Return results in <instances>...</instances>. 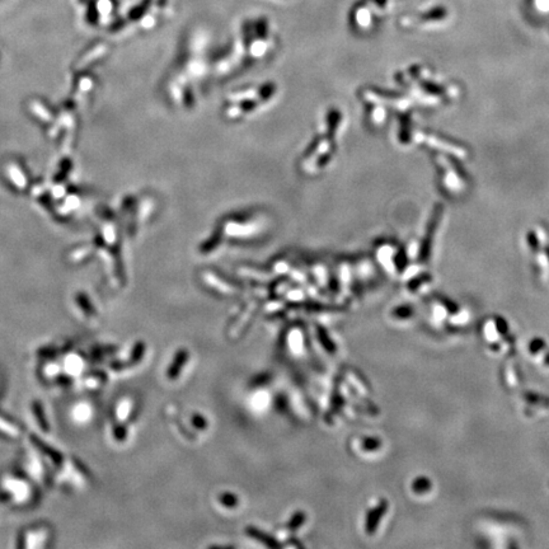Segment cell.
Segmentation results:
<instances>
[{
	"instance_id": "obj_1",
	"label": "cell",
	"mask_w": 549,
	"mask_h": 549,
	"mask_svg": "<svg viewBox=\"0 0 549 549\" xmlns=\"http://www.w3.org/2000/svg\"><path fill=\"white\" fill-rule=\"evenodd\" d=\"M324 119L330 126V132L325 134L323 129V135L315 136L300 158L299 165L303 174L317 175L322 173L327 169L337 152V135L343 125V115L340 109L333 108L324 115Z\"/></svg>"
},
{
	"instance_id": "obj_2",
	"label": "cell",
	"mask_w": 549,
	"mask_h": 549,
	"mask_svg": "<svg viewBox=\"0 0 549 549\" xmlns=\"http://www.w3.org/2000/svg\"><path fill=\"white\" fill-rule=\"evenodd\" d=\"M277 87L273 83L242 88L228 97L223 103V115L228 120H242L253 116L266 108L273 98H276Z\"/></svg>"
},
{
	"instance_id": "obj_3",
	"label": "cell",
	"mask_w": 549,
	"mask_h": 549,
	"mask_svg": "<svg viewBox=\"0 0 549 549\" xmlns=\"http://www.w3.org/2000/svg\"><path fill=\"white\" fill-rule=\"evenodd\" d=\"M189 358H190V352L186 350V348H180V350H178L177 352H175L174 358L172 360V362H170L169 368H168V370H167L168 379L169 380L178 379L180 372H182V369L187 363Z\"/></svg>"
},
{
	"instance_id": "obj_4",
	"label": "cell",
	"mask_w": 549,
	"mask_h": 549,
	"mask_svg": "<svg viewBox=\"0 0 549 549\" xmlns=\"http://www.w3.org/2000/svg\"><path fill=\"white\" fill-rule=\"evenodd\" d=\"M29 440H31V443L33 444L34 448H36L37 450L41 451V453L44 454V455H46L47 458H50L55 464L56 465L61 464L62 460H64V456H62V454L60 453V451H57L56 449L50 446L49 444L45 443L42 438H40L39 436L34 435V433H32V435L29 436Z\"/></svg>"
},
{
	"instance_id": "obj_5",
	"label": "cell",
	"mask_w": 549,
	"mask_h": 549,
	"mask_svg": "<svg viewBox=\"0 0 549 549\" xmlns=\"http://www.w3.org/2000/svg\"><path fill=\"white\" fill-rule=\"evenodd\" d=\"M387 503L380 502V505H378L377 507L373 508L372 511H369L368 514V518H366L365 523V530L368 534H373L377 530L378 525L380 523V519H382L383 514L385 513V508H387Z\"/></svg>"
},
{
	"instance_id": "obj_6",
	"label": "cell",
	"mask_w": 549,
	"mask_h": 549,
	"mask_svg": "<svg viewBox=\"0 0 549 549\" xmlns=\"http://www.w3.org/2000/svg\"><path fill=\"white\" fill-rule=\"evenodd\" d=\"M245 533H247L249 536H252L253 539H255V540L265 544V545L268 546V548L279 549L282 546L281 544L276 540V539L272 538L271 535H268V534L265 533V531L260 530L258 528H254V526H248V528L245 529Z\"/></svg>"
},
{
	"instance_id": "obj_7",
	"label": "cell",
	"mask_w": 549,
	"mask_h": 549,
	"mask_svg": "<svg viewBox=\"0 0 549 549\" xmlns=\"http://www.w3.org/2000/svg\"><path fill=\"white\" fill-rule=\"evenodd\" d=\"M32 411H33V415L34 417H36V421L40 427H41V430L44 431V432H49L50 425L46 418V413H45L42 403L39 402V400H34V402L32 403Z\"/></svg>"
},
{
	"instance_id": "obj_8",
	"label": "cell",
	"mask_w": 549,
	"mask_h": 549,
	"mask_svg": "<svg viewBox=\"0 0 549 549\" xmlns=\"http://www.w3.org/2000/svg\"><path fill=\"white\" fill-rule=\"evenodd\" d=\"M317 335H318V341L320 342V345L323 346L325 351H328L330 353H335L337 351V346L335 345L332 340H331L330 335H328L327 330H324L323 327L318 325L317 327Z\"/></svg>"
},
{
	"instance_id": "obj_9",
	"label": "cell",
	"mask_w": 549,
	"mask_h": 549,
	"mask_svg": "<svg viewBox=\"0 0 549 549\" xmlns=\"http://www.w3.org/2000/svg\"><path fill=\"white\" fill-rule=\"evenodd\" d=\"M145 351H147V345H145V342H142V341H137V342L134 345V347H132L131 353H130L129 365H131V366L137 365V363L142 360V357H144Z\"/></svg>"
},
{
	"instance_id": "obj_10",
	"label": "cell",
	"mask_w": 549,
	"mask_h": 549,
	"mask_svg": "<svg viewBox=\"0 0 549 549\" xmlns=\"http://www.w3.org/2000/svg\"><path fill=\"white\" fill-rule=\"evenodd\" d=\"M77 303H78V305H79L80 309H82L83 312L88 315V317H93V315H96V313H97L96 308L93 307V304L90 303V300L88 299V297L85 294L79 292V294L77 295Z\"/></svg>"
},
{
	"instance_id": "obj_11",
	"label": "cell",
	"mask_w": 549,
	"mask_h": 549,
	"mask_svg": "<svg viewBox=\"0 0 549 549\" xmlns=\"http://www.w3.org/2000/svg\"><path fill=\"white\" fill-rule=\"evenodd\" d=\"M305 520H307V514L303 513V511H295V513L292 514L291 519L289 520V523H287V529H289L290 531L298 530V529L305 523Z\"/></svg>"
},
{
	"instance_id": "obj_12",
	"label": "cell",
	"mask_w": 549,
	"mask_h": 549,
	"mask_svg": "<svg viewBox=\"0 0 549 549\" xmlns=\"http://www.w3.org/2000/svg\"><path fill=\"white\" fill-rule=\"evenodd\" d=\"M219 502L222 503L223 506H225V507L233 508V507H235V506H238V503H239V498H238V496L235 495V493L224 492L219 496Z\"/></svg>"
},
{
	"instance_id": "obj_13",
	"label": "cell",
	"mask_w": 549,
	"mask_h": 549,
	"mask_svg": "<svg viewBox=\"0 0 549 549\" xmlns=\"http://www.w3.org/2000/svg\"><path fill=\"white\" fill-rule=\"evenodd\" d=\"M379 446H380V441L378 440V438H373V437L363 438L362 443H361V448H362V450H365V451H374V450H377V449H379Z\"/></svg>"
},
{
	"instance_id": "obj_14",
	"label": "cell",
	"mask_w": 549,
	"mask_h": 549,
	"mask_svg": "<svg viewBox=\"0 0 549 549\" xmlns=\"http://www.w3.org/2000/svg\"><path fill=\"white\" fill-rule=\"evenodd\" d=\"M114 436H115V438H116V441H119V443H124V441L126 440V437H127L126 426L122 425V423H119V425L115 426V427H114Z\"/></svg>"
},
{
	"instance_id": "obj_15",
	"label": "cell",
	"mask_w": 549,
	"mask_h": 549,
	"mask_svg": "<svg viewBox=\"0 0 549 549\" xmlns=\"http://www.w3.org/2000/svg\"><path fill=\"white\" fill-rule=\"evenodd\" d=\"M191 422H192V425L197 428V430H206L207 428L206 418H205L202 415H200V413H194V415H192Z\"/></svg>"
},
{
	"instance_id": "obj_16",
	"label": "cell",
	"mask_w": 549,
	"mask_h": 549,
	"mask_svg": "<svg viewBox=\"0 0 549 549\" xmlns=\"http://www.w3.org/2000/svg\"><path fill=\"white\" fill-rule=\"evenodd\" d=\"M116 351H119V347H117V346H107V347L94 348L92 352H93V355H96V356H103V355H106V353H114V352H116Z\"/></svg>"
},
{
	"instance_id": "obj_17",
	"label": "cell",
	"mask_w": 549,
	"mask_h": 549,
	"mask_svg": "<svg viewBox=\"0 0 549 549\" xmlns=\"http://www.w3.org/2000/svg\"><path fill=\"white\" fill-rule=\"evenodd\" d=\"M445 14H446V12H445V9H444V8H435V9H432L431 12H428V13L425 16V18H433V19H435V18H443V17L445 16Z\"/></svg>"
},
{
	"instance_id": "obj_18",
	"label": "cell",
	"mask_w": 549,
	"mask_h": 549,
	"mask_svg": "<svg viewBox=\"0 0 549 549\" xmlns=\"http://www.w3.org/2000/svg\"><path fill=\"white\" fill-rule=\"evenodd\" d=\"M39 355L41 356V357L51 358L56 356V350H54V348H51V347L41 348V350H39Z\"/></svg>"
},
{
	"instance_id": "obj_19",
	"label": "cell",
	"mask_w": 549,
	"mask_h": 549,
	"mask_svg": "<svg viewBox=\"0 0 549 549\" xmlns=\"http://www.w3.org/2000/svg\"><path fill=\"white\" fill-rule=\"evenodd\" d=\"M109 368H111L112 370H115V372H120V370H124L125 368H126V363L120 360H114L109 363Z\"/></svg>"
},
{
	"instance_id": "obj_20",
	"label": "cell",
	"mask_w": 549,
	"mask_h": 549,
	"mask_svg": "<svg viewBox=\"0 0 549 549\" xmlns=\"http://www.w3.org/2000/svg\"><path fill=\"white\" fill-rule=\"evenodd\" d=\"M89 375H92L93 378H97V379H99L101 382H106L107 380V374L104 372H101V370H92V372L89 373Z\"/></svg>"
}]
</instances>
